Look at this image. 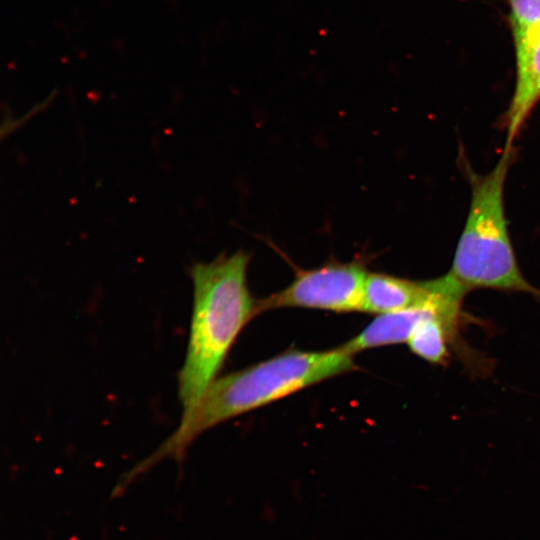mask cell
<instances>
[{
    "instance_id": "9c48e42d",
    "label": "cell",
    "mask_w": 540,
    "mask_h": 540,
    "mask_svg": "<svg viewBox=\"0 0 540 540\" xmlns=\"http://www.w3.org/2000/svg\"><path fill=\"white\" fill-rule=\"evenodd\" d=\"M512 36L540 28V0H508Z\"/></svg>"
},
{
    "instance_id": "ba28073f",
    "label": "cell",
    "mask_w": 540,
    "mask_h": 540,
    "mask_svg": "<svg viewBox=\"0 0 540 540\" xmlns=\"http://www.w3.org/2000/svg\"><path fill=\"white\" fill-rule=\"evenodd\" d=\"M458 316L459 314L435 311L424 317L407 341L410 350L429 363H445L449 355L448 338Z\"/></svg>"
},
{
    "instance_id": "5b68a950",
    "label": "cell",
    "mask_w": 540,
    "mask_h": 540,
    "mask_svg": "<svg viewBox=\"0 0 540 540\" xmlns=\"http://www.w3.org/2000/svg\"><path fill=\"white\" fill-rule=\"evenodd\" d=\"M513 42L516 83L505 114V146H513L514 138L540 100V28L513 36Z\"/></svg>"
},
{
    "instance_id": "277c9868",
    "label": "cell",
    "mask_w": 540,
    "mask_h": 540,
    "mask_svg": "<svg viewBox=\"0 0 540 540\" xmlns=\"http://www.w3.org/2000/svg\"><path fill=\"white\" fill-rule=\"evenodd\" d=\"M368 271L361 259L330 261L308 270L297 269L285 289L257 300L258 315L277 308H309L333 312L361 311Z\"/></svg>"
},
{
    "instance_id": "6da1fadb",
    "label": "cell",
    "mask_w": 540,
    "mask_h": 540,
    "mask_svg": "<svg viewBox=\"0 0 540 540\" xmlns=\"http://www.w3.org/2000/svg\"><path fill=\"white\" fill-rule=\"evenodd\" d=\"M249 262V253L239 250L191 268L192 314L187 351L178 373L180 421L194 411L241 330L258 315L257 300L247 286Z\"/></svg>"
},
{
    "instance_id": "7a4b0ae2",
    "label": "cell",
    "mask_w": 540,
    "mask_h": 540,
    "mask_svg": "<svg viewBox=\"0 0 540 540\" xmlns=\"http://www.w3.org/2000/svg\"><path fill=\"white\" fill-rule=\"evenodd\" d=\"M356 368L354 355L341 346L325 351L289 349L216 378L155 456L179 454L195 437L221 422Z\"/></svg>"
},
{
    "instance_id": "52a82bcc",
    "label": "cell",
    "mask_w": 540,
    "mask_h": 540,
    "mask_svg": "<svg viewBox=\"0 0 540 540\" xmlns=\"http://www.w3.org/2000/svg\"><path fill=\"white\" fill-rule=\"evenodd\" d=\"M442 295L438 278L411 281L386 273L368 272L361 312L386 314L429 304Z\"/></svg>"
},
{
    "instance_id": "3957f363",
    "label": "cell",
    "mask_w": 540,
    "mask_h": 540,
    "mask_svg": "<svg viewBox=\"0 0 540 540\" xmlns=\"http://www.w3.org/2000/svg\"><path fill=\"white\" fill-rule=\"evenodd\" d=\"M512 157L513 146H505L484 175L466 165L471 201L448 273L467 291L488 288L540 296L522 274L508 232L504 187Z\"/></svg>"
},
{
    "instance_id": "8992f818",
    "label": "cell",
    "mask_w": 540,
    "mask_h": 540,
    "mask_svg": "<svg viewBox=\"0 0 540 540\" xmlns=\"http://www.w3.org/2000/svg\"><path fill=\"white\" fill-rule=\"evenodd\" d=\"M461 304V301L440 297L423 306L380 314L341 347L355 355L363 350L407 342L417 324L424 317L435 311L459 314Z\"/></svg>"
}]
</instances>
